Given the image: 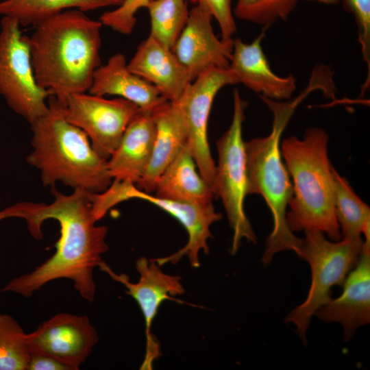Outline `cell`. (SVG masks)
<instances>
[{
    "label": "cell",
    "mask_w": 370,
    "mask_h": 370,
    "mask_svg": "<svg viewBox=\"0 0 370 370\" xmlns=\"http://www.w3.org/2000/svg\"><path fill=\"white\" fill-rule=\"evenodd\" d=\"M54 200L50 204L19 201L0 210V222L19 218L37 240L43 238L42 225L53 219L60 225L55 253L29 273L11 280L1 289L25 297H32L47 283L59 279L73 282L75 289L87 301H94L96 284L94 270L108 250V228L97 225L92 214V193L76 188L70 195L51 187Z\"/></svg>",
    "instance_id": "obj_1"
},
{
    "label": "cell",
    "mask_w": 370,
    "mask_h": 370,
    "mask_svg": "<svg viewBox=\"0 0 370 370\" xmlns=\"http://www.w3.org/2000/svg\"><path fill=\"white\" fill-rule=\"evenodd\" d=\"M99 20L71 9L36 25L29 36L38 85L62 103L71 95L87 92L101 65Z\"/></svg>",
    "instance_id": "obj_2"
},
{
    "label": "cell",
    "mask_w": 370,
    "mask_h": 370,
    "mask_svg": "<svg viewBox=\"0 0 370 370\" xmlns=\"http://www.w3.org/2000/svg\"><path fill=\"white\" fill-rule=\"evenodd\" d=\"M47 103V112L30 124L32 150L27 162L40 171L45 186L62 182L91 193L103 192L113 180L108 160L94 150L80 128L66 121L54 96Z\"/></svg>",
    "instance_id": "obj_3"
},
{
    "label": "cell",
    "mask_w": 370,
    "mask_h": 370,
    "mask_svg": "<svg viewBox=\"0 0 370 370\" xmlns=\"http://www.w3.org/2000/svg\"><path fill=\"white\" fill-rule=\"evenodd\" d=\"M329 136L311 127L301 139L292 136L280 142V151L293 184L286 221L293 232L317 230L330 240L341 239L334 208V167L328 153Z\"/></svg>",
    "instance_id": "obj_4"
},
{
    "label": "cell",
    "mask_w": 370,
    "mask_h": 370,
    "mask_svg": "<svg viewBox=\"0 0 370 370\" xmlns=\"http://www.w3.org/2000/svg\"><path fill=\"white\" fill-rule=\"evenodd\" d=\"M314 90L315 86L310 83L297 98L286 101L260 95L273 116L271 131L267 136L245 142L247 195H260L273 217V230L262 258L264 265L280 251L291 250L297 254L301 245V238L293 234L286 221L293 184L282 156L280 138L298 105Z\"/></svg>",
    "instance_id": "obj_5"
},
{
    "label": "cell",
    "mask_w": 370,
    "mask_h": 370,
    "mask_svg": "<svg viewBox=\"0 0 370 370\" xmlns=\"http://www.w3.org/2000/svg\"><path fill=\"white\" fill-rule=\"evenodd\" d=\"M304 232L297 255L310 264V288L306 300L288 314L285 322L293 323L301 340L306 342L312 317L332 299V288L343 284L358 261L364 240L334 241L320 231Z\"/></svg>",
    "instance_id": "obj_6"
},
{
    "label": "cell",
    "mask_w": 370,
    "mask_h": 370,
    "mask_svg": "<svg viewBox=\"0 0 370 370\" xmlns=\"http://www.w3.org/2000/svg\"><path fill=\"white\" fill-rule=\"evenodd\" d=\"M234 111L229 128L217 141L218 162L216 164L213 193L221 199L233 231L231 253L237 252L241 241L256 243L257 237L244 210L247 195V177L243 124L247 103L237 89L233 92Z\"/></svg>",
    "instance_id": "obj_7"
},
{
    "label": "cell",
    "mask_w": 370,
    "mask_h": 370,
    "mask_svg": "<svg viewBox=\"0 0 370 370\" xmlns=\"http://www.w3.org/2000/svg\"><path fill=\"white\" fill-rule=\"evenodd\" d=\"M14 18L0 22V95L17 114L32 123L48 110L50 94L36 79L29 36Z\"/></svg>",
    "instance_id": "obj_8"
},
{
    "label": "cell",
    "mask_w": 370,
    "mask_h": 370,
    "mask_svg": "<svg viewBox=\"0 0 370 370\" xmlns=\"http://www.w3.org/2000/svg\"><path fill=\"white\" fill-rule=\"evenodd\" d=\"M59 103L66 121L80 128L87 135L94 150L107 160L140 110L125 99H108L89 92L71 95Z\"/></svg>",
    "instance_id": "obj_9"
},
{
    "label": "cell",
    "mask_w": 370,
    "mask_h": 370,
    "mask_svg": "<svg viewBox=\"0 0 370 370\" xmlns=\"http://www.w3.org/2000/svg\"><path fill=\"white\" fill-rule=\"evenodd\" d=\"M237 84L238 82L229 67L214 68L197 77L175 102L186 127L187 146L199 173L212 192L216 164L210 153L208 138L209 116L219 90L227 85Z\"/></svg>",
    "instance_id": "obj_10"
},
{
    "label": "cell",
    "mask_w": 370,
    "mask_h": 370,
    "mask_svg": "<svg viewBox=\"0 0 370 370\" xmlns=\"http://www.w3.org/2000/svg\"><path fill=\"white\" fill-rule=\"evenodd\" d=\"M98 268L124 286L125 293L138 304L144 317L146 336L145 357L141 369H151L153 360L159 354V345L151 334V328L161 304L184 293L181 278L164 273L153 258L145 257H140L136 262L139 274L136 282L130 281L126 274L115 273L103 260Z\"/></svg>",
    "instance_id": "obj_11"
},
{
    "label": "cell",
    "mask_w": 370,
    "mask_h": 370,
    "mask_svg": "<svg viewBox=\"0 0 370 370\" xmlns=\"http://www.w3.org/2000/svg\"><path fill=\"white\" fill-rule=\"evenodd\" d=\"M99 340L96 328L85 315L59 312L40 323L25 341L29 353L54 357L78 370Z\"/></svg>",
    "instance_id": "obj_12"
},
{
    "label": "cell",
    "mask_w": 370,
    "mask_h": 370,
    "mask_svg": "<svg viewBox=\"0 0 370 370\" xmlns=\"http://www.w3.org/2000/svg\"><path fill=\"white\" fill-rule=\"evenodd\" d=\"M212 16L201 3H197L172 51L189 73L193 81L214 68H228L233 39L224 40L214 32Z\"/></svg>",
    "instance_id": "obj_13"
},
{
    "label": "cell",
    "mask_w": 370,
    "mask_h": 370,
    "mask_svg": "<svg viewBox=\"0 0 370 370\" xmlns=\"http://www.w3.org/2000/svg\"><path fill=\"white\" fill-rule=\"evenodd\" d=\"M126 198L139 199L153 204L174 217L186 230L188 241L182 248L168 256L153 258L160 267L169 262L176 264L184 256L191 267H199L200 252L209 253L208 242L212 237L210 227L222 219L212 202L190 203L162 199L139 190L133 183L127 187Z\"/></svg>",
    "instance_id": "obj_14"
},
{
    "label": "cell",
    "mask_w": 370,
    "mask_h": 370,
    "mask_svg": "<svg viewBox=\"0 0 370 370\" xmlns=\"http://www.w3.org/2000/svg\"><path fill=\"white\" fill-rule=\"evenodd\" d=\"M342 286V294L332 298L314 315L328 323H340L348 341L359 327L370 322V241L364 240L358 261Z\"/></svg>",
    "instance_id": "obj_15"
},
{
    "label": "cell",
    "mask_w": 370,
    "mask_h": 370,
    "mask_svg": "<svg viewBox=\"0 0 370 370\" xmlns=\"http://www.w3.org/2000/svg\"><path fill=\"white\" fill-rule=\"evenodd\" d=\"M263 36L261 34L251 43L239 38L233 39L229 68L238 84L261 96L275 101L288 100L295 91L296 79L292 74L281 77L272 71L262 47Z\"/></svg>",
    "instance_id": "obj_16"
},
{
    "label": "cell",
    "mask_w": 370,
    "mask_h": 370,
    "mask_svg": "<svg viewBox=\"0 0 370 370\" xmlns=\"http://www.w3.org/2000/svg\"><path fill=\"white\" fill-rule=\"evenodd\" d=\"M127 66L171 102H177L193 82L172 50L150 35L139 44Z\"/></svg>",
    "instance_id": "obj_17"
},
{
    "label": "cell",
    "mask_w": 370,
    "mask_h": 370,
    "mask_svg": "<svg viewBox=\"0 0 370 370\" xmlns=\"http://www.w3.org/2000/svg\"><path fill=\"white\" fill-rule=\"evenodd\" d=\"M151 114L156 125L152 153L145 173L135 186L151 194L162 173L187 144L188 133L175 102L164 101Z\"/></svg>",
    "instance_id": "obj_18"
},
{
    "label": "cell",
    "mask_w": 370,
    "mask_h": 370,
    "mask_svg": "<svg viewBox=\"0 0 370 370\" xmlns=\"http://www.w3.org/2000/svg\"><path fill=\"white\" fill-rule=\"evenodd\" d=\"M155 136L156 125L151 111L140 109L127 125L119 146L108 159L112 178L136 184L148 166Z\"/></svg>",
    "instance_id": "obj_19"
},
{
    "label": "cell",
    "mask_w": 370,
    "mask_h": 370,
    "mask_svg": "<svg viewBox=\"0 0 370 370\" xmlns=\"http://www.w3.org/2000/svg\"><path fill=\"white\" fill-rule=\"evenodd\" d=\"M88 92L104 97L115 95L137 105L141 110L151 111L166 100L152 84L132 73L121 53L112 55L96 70Z\"/></svg>",
    "instance_id": "obj_20"
},
{
    "label": "cell",
    "mask_w": 370,
    "mask_h": 370,
    "mask_svg": "<svg viewBox=\"0 0 370 370\" xmlns=\"http://www.w3.org/2000/svg\"><path fill=\"white\" fill-rule=\"evenodd\" d=\"M155 196L190 203L212 202V188L199 173L187 144L159 177Z\"/></svg>",
    "instance_id": "obj_21"
},
{
    "label": "cell",
    "mask_w": 370,
    "mask_h": 370,
    "mask_svg": "<svg viewBox=\"0 0 370 370\" xmlns=\"http://www.w3.org/2000/svg\"><path fill=\"white\" fill-rule=\"evenodd\" d=\"M125 0H4L0 15L14 18L23 26H35L61 12L76 9L83 12L106 7L116 8Z\"/></svg>",
    "instance_id": "obj_22"
},
{
    "label": "cell",
    "mask_w": 370,
    "mask_h": 370,
    "mask_svg": "<svg viewBox=\"0 0 370 370\" xmlns=\"http://www.w3.org/2000/svg\"><path fill=\"white\" fill-rule=\"evenodd\" d=\"M334 208L341 238L369 240L370 208L354 191L351 185L334 168Z\"/></svg>",
    "instance_id": "obj_23"
},
{
    "label": "cell",
    "mask_w": 370,
    "mask_h": 370,
    "mask_svg": "<svg viewBox=\"0 0 370 370\" xmlns=\"http://www.w3.org/2000/svg\"><path fill=\"white\" fill-rule=\"evenodd\" d=\"M146 8L150 16L149 35L172 50L188 20L187 1L150 0Z\"/></svg>",
    "instance_id": "obj_24"
},
{
    "label": "cell",
    "mask_w": 370,
    "mask_h": 370,
    "mask_svg": "<svg viewBox=\"0 0 370 370\" xmlns=\"http://www.w3.org/2000/svg\"><path fill=\"white\" fill-rule=\"evenodd\" d=\"M20 323L0 313V370H27L29 352Z\"/></svg>",
    "instance_id": "obj_25"
},
{
    "label": "cell",
    "mask_w": 370,
    "mask_h": 370,
    "mask_svg": "<svg viewBox=\"0 0 370 370\" xmlns=\"http://www.w3.org/2000/svg\"><path fill=\"white\" fill-rule=\"evenodd\" d=\"M298 0H237L233 10L238 19L269 27L278 20L285 21Z\"/></svg>",
    "instance_id": "obj_26"
},
{
    "label": "cell",
    "mask_w": 370,
    "mask_h": 370,
    "mask_svg": "<svg viewBox=\"0 0 370 370\" xmlns=\"http://www.w3.org/2000/svg\"><path fill=\"white\" fill-rule=\"evenodd\" d=\"M343 8L352 13L358 29V39L363 60L367 66V77L362 86L364 93L370 84V0H339Z\"/></svg>",
    "instance_id": "obj_27"
},
{
    "label": "cell",
    "mask_w": 370,
    "mask_h": 370,
    "mask_svg": "<svg viewBox=\"0 0 370 370\" xmlns=\"http://www.w3.org/2000/svg\"><path fill=\"white\" fill-rule=\"evenodd\" d=\"M150 0H125L119 6L103 13L99 20L104 26L123 35L132 33L136 23V14L147 8Z\"/></svg>",
    "instance_id": "obj_28"
},
{
    "label": "cell",
    "mask_w": 370,
    "mask_h": 370,
    "mask_svg": "<svg viewBox=\"0 0 370 370\" xmlns=\"http://www.w3.org/2000/svg\"><path fill=\"white\" fill-rule=\"evenodd\" d=\"M197 3L205 5L216 19L221 29V39L232 40L236 32V26L231 0H197Z\"/></svg>",
    "instance_id": "obj_29"
},
{
    "label": "cell",
    "mask_w": 370,
    "mask_h": 370,
    "mask_svg": "<svg viewBox=\"0 0 370 370\" xmlns=\"http://www.w3.org/2000/svg\"><path fill=\"white\" fill-rule=\"evenodd\" d=\"M27 370H74V369L51 356L29 353Z\"/></svg>",
    "instance_id": "obj_30"
},
{
    "label": "cell",
    "mask_w": 370,
    "mask_h": 370,
    "mask_svg": "<svg viewBox=\"0 0 370 370\" xmlns=\"http://www.w3.org/2000/svg\"><path fill=\"white\" fill-rule=\"evenodd\" d=\"M310 1H317L327 5H335L339 3V0H308Z\"/></svg>",
    "instance_id": "obj_31"
},
{
    "label": "cell",
    "mask_w": 370,
    "mask_h": 370,
    "mask_svg": "<svg viewBox=\"0 0 370 370\" xmlns=\"http://www.w3.org/2000/svg\"><path fill=\"white\" fill-rule=\"evenodd\" d=\"M193 1H195V2H196V3H197V0H193Z\"/></svg>",
    "instance_id": "obj_32"
},
{
    "label": "cell",
    "mask_w": 370,
    "mask_h": 370,
    "mask_svg": "<svg viewBox=\"0 0 370 370\" xmlns=\"http://www.w3.org/2000/svg\"><path fill=\"white\" fill-rule=\"evenodd\" d=\"M4 1V0H0V1Z\"/></svg>",
    "instance_id": "obj_33"
}]
</instances>
